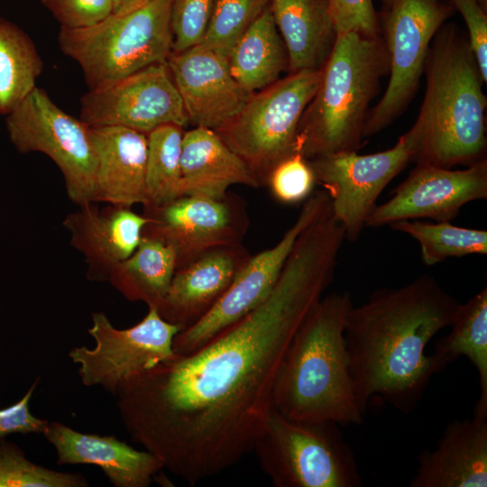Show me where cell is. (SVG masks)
<instances>
[{"instance_id": "6da1fadb", "label": "cell", "mask_w": 487, "mask_h": 487, "mask_svg": "<svg viewBox=\"0 0 487 487\" xmlns=\"http://www.w3.org/2000/svg\"><path fill=\"white\" fill-rule=\"evenodd\" d=\"M341 247L328 229L306 228L260 305L196 351L123 382L115 394L132 438L190 485L253 452L285 353L332 283Z\"/></svg>"}, {"instance_id": "7a4b0ae2", "label": "cell", "mask_w": 487, "mask_h": 487, "mask_svg": "<svg viewBox=\"0 0 487 487\" xmlns=\"http://www.w3.org/2000/svg\"><path fill=\"white\" fill-rule=\"evenodd\" d=\"M460 302L432 276L423 274L399 288L373 291L347 316L345 340L356 394L366 409L381 396L410 413L436 374L426 348L450 326Z\"/></svg>"}, {"instance_id": "3957f363", "label": "cell", "mask_w": 487, "mask_h": 487, "mask_svg": "<svg viewBox=\"0 0 487 487\" xmlns=\"http://www.w3.org/2000/svg\"><path fill=\"white\" fill-rule=\"evenodd\" d=\"M426 89L409 130L416 164L452 169L486 159V83L467 32L444 23L425 60Z\"/></svg>"}, {"instance_id": "277c9868", "label": "cell", "mask_w": 487, "mask_h": 487, "mask_svg": "<svg viewBox=\"0 0 487 487\" xmlns=\"http://www.w3.org/2000/svg\"><path fill=\"white\" fill-rule=\"evenodd\" d=\"M348 291L322 297L286 353L274 383L272 409L299 421L362 424V405L350 374L345 340L353 307Z\"/></svg>"}, {"instance_id": "5b68a950", "label": "cell", "mask_w": 487, "mask_h": 487, "mask_svg": "<svg viewBox=\"0 0 487 487\" xmlns=\"http://www.w3.org/2000/svg\"><path fill=\"white\" fill-rule=\"evenodd\" d=\"M389 73L383 37L339 32L321 69L319 87L298 130V151L308 160L340 152H357L370 104Z\"/></svg>"}, {"instance_id": "8992f818", "label": "cell", "mask_w": 487, "mask_h": 487, "mask_svg": "<svg viewBox=\"0 0 487 487\" xmlns=\"http://www.w3.org/2000/svg\"><path fill=\"white\" fill-rule=\"evenodd\" d=\"M172 0H150L82 29L60 27V51L80 67L89 89L109 86L172 52Z\"/></svg>"}, {"instance_id": "52a82bcc", "label": "cell", "mask_w": 487, "mask_h": 487, "mask_svg": "<svg viewBox=\"0 0 487 487\" xmlns=\"http://www.w3.org/2000/svg\"><path fill=\"white\" fill-rule=\"evenodd\" d=\"M253 452L275 487H359L354 453L340 426L288 418L272 409Z\"/></svg>"}, {"instance_id": "ba28073f", "label": "cell", "mask_w": 487, "mask_h": 487, "mask_svg": "<svg viewBox=\"0 0 487 487\" xmlns=\"http://www.w3.org/2000/svg\"><path fill=\"white\" fill-rule=\"evenodd\" d=\"M321 80V69L290 73L253 93L243 110L215 132L249 167L259 187L272 169L298 151L302 115Z\"/></svg>"}, {"instance_id": "9c48e42d", "label": "cell", "mask_w": 487, "mask_h": 487, "mask_svg": "<svg viewBox=\"0 0 487 487\" xmlns=\"http://www.w3.org/2000/svg\"><path fill=\"white\" fill-rule=\"evenodd\" d=\"M454 12L446 0H394L379 14L390 78L384 94L369 110L364 138L382 131L404 112L419 87L430 42Z\"/></svg>"}, {"instance_id": "30bf717a", "label": "cell", "mask_w": 487, "mask_h": 487, "mask_svg": "<svg viewBox=\"0 0 487 487\" xmlns=\"http://www.w3.org/2000/svg\"><path fill=\"white\" fill-rule=\"evenodd\" d=\"M6 127L19 152H41L54 161L71 201L79 207L94 202L96 155L88 124L67 114L35 87L7 115Z\"/></svg>"}, {"instance_id": "8fae6325", "label": "cell", "mask_w": 487, "mask_h": 487, "mask_svg": "<svg viewBox=\"0 0 487 487\" xmlns=\"http://www.w3.org/2000/svg\"><path fill=\"white\" fill-rule=\"evenodd\" d=\"M331 210L325 190L312 193L290 227L272 247L251 255L216 304L173 340L176 354H190L260 305L276 285L300 234Z\"/></svg>"}, {"instance_id": "7c38bea8", "label": "cell", "mask_w": 487, "mask_h": 487, "mask_svg": "<svg viewBox=\"0 0 487 487\" xmlns=\"http://www.w3.org/2000/svg\"><path fill=\"white\" fill-rule=\"evenodd\" d=\"M88 329L96 345L74 347L69 354L78 364L86 386H101L115 393L127 380L175 355L173 340L181 327L164 320L153 307L138 324L115 328L103 313L92 315Z\"/></svg>"}, {"instance_id": "4fadbf2b", "label": "cell", "mask_w": 487, "mask_h": 487, "mask_svg": "<svg viewBox=\"0 0 487 487\" xmlns=\"http://www.w3.org/2000/svg\"><path fill=\"white\" fill-rule=\"evenodd\" d=\"M414 154V138L408 131L383 152H340L308 160L316 181L330 198L332 214L342 225L345 240L359 238L379 196Z\"/></svg>"}, {"instance_id": "5bb4252c", "label": "cell", "mask_w": 487, "mask_h": 487, "mask_svg": "<svg viewBox=\"0 0 487 487\" xmlns=\"http://www.w3.org/2000/svg\"><path fill=\"white\" fill-rule=\"evenodd\" d=\"M142 234L171 245L177 269L212 249L243 244L250 225L246 205L228 192L222 198L183 195L161 206H146Z\"/></svg>"}, {"instance_id": "9a60e30c", "label": "cell", "mask_w": 487, "mask_h": 487, "mask_svg": "<svg viewBox=\"0 0 487 487\" xmlns=\"http://www.w3.org/2000/svg\"><path fill=\"white\" fill-rule=\"evenodd\" d=\"M80 119L91 127L121 126L145 135L164 124L189 123L167 61L89 89L81 97Z\"/></svg>"}, {"instance_id": "2e32d148", "label": "cell", "mask_w": 487, "mask_h": 487, "mask_svg": "<svg viewBox=\"0 0 487 487\" xmlns=\"http://www.w3.org/2000/svg\"><path fill=\"white\" fill-rule=\"evenodd\" d=\"M487 198V159L464 170L416 164L393 196L375 206L365 226L428 218L450 222L472 201Z\"/></svg>"}, {"instance_id": "e0dca14e", "label": "cell", "mask_w": 487, "mask_h": 487, "mask_svg": "<svg viewBox=\"0 0 487 487\" xmlns=\"http://www.w3.org/2000/svg\"><path fill=\"white\" fill-rule=\"evenodd\" d=\"M167 64L188 121L196 126L214 131L223 127L253 95L234 78L227 59L200 44L172 51Z\"/></svg>"}, {"instance_id": "ac0fdd59", "label": "cell", "mask_w": 487, "mask_h": 487, "mask_svg": "<svg viewBox=\"0 0 487 487\" xmlns=\"http://www.w3.org/2000/svg\"><path fill=\"white\" fill-rule=\"evenodd\" d=\"M250 256L243 244L220 246L178 268L157 308L160 316L181 330L191 326L216 304Z\"/></svg>"}, {"instance_id": "d6986e66", "label": "cell", "mask_w": 487, "mask_h": 487, "mask_svg": "<svg viewBox=\"0 0 487 487\" xmlns=\"http://www.w3.org/2000/svg\"><path fill=\"white\" fill-rule=\"evenodd\" d=\"M93 203L69 214L63 225L70 232L71 245L85 257L88 278L107 280L112 270L137 248L148 218L131 207L98 209Z\"/></svg>"}, {"instance_id": "ffe728a7", "label": "cell", "mask_w": 487, "mask_h": 487, "mask_svg": "<svg viewBox=\"0 0 487 487\" xmlns=\"http://www.w3.org/2000/svg\"><path fill=\"white\" fill-rule=\"evenodd\" d=\"M418 464L410 487H486L487 418L453 420Z\"/></svg>"}, {"instance_id": "44dd1931", "label": "cell", "mask_w": 487, "mask_h": 487, "mask_svg": "<svg viewBox=\"0 0 487 487\" xmlns=\"http://www.w3.org/2000/svg\"><path fill=\"white\" fill-rule=\"evenodd\" d=\"M55 447L59 464H94L115 487H147L164 468L149 451H140L113 436L76 431L61 423H50L43 433Z\"/></svg>"}, {"instance_id": "7402d4cb", "label": "cell", "mask_w": 487, "mask_h": 487, "mask_svg": "<svg viewBox=\"0 0 487 487\" xmlns=\"http://www.w3.org/2000/svg\"><path fill=\"white\" fill-rule=\"evenodd\" d=\"M91 133L96 155L94 202L147 206V135L121 126L91 127Z\"/></svg>"}, {"instance_id": "603a6c76", "label": "cell", "mask_w": 487, "mask_h": 487, "mask_svg": "<svg viewBox=\"0 0 487 487\" xmlns=\"http://www.w3.org/2000/svg\"><path fill=\"white\" fill-rule=\"evenodd\" d=\"M184 195L222 198L233 185L259 188L246 163L212 129L184 133L181 149Z\"/></svg>"}, {"instance_id": "cb8c5ba5", "label": "cell", "mask_w": 487, "mask_h": 487, "mask_svg": "<svg viewBox=\"0 0 487 487\" xmlns=\"http://www.w3.org/2000/svg\"><path fill=\"white\" fill-rule=\"evenodd\" d=\"M290 73L321 69L337 37L326 0H270Z\"/></svg>"}, {"instance_id": "d4e9b609", "label": "cell", "mask_w": 487, "mask_h": 487, "mask_svg": "<svg viewBox=\"0 0 487 487\" xmlns=\"http://www.w3.org/2000/svg\"><path fill=\"white\" fill-rule=\"evenodd\" d=\"M449 334L435 344L430 355L436 373L465 356L479 376L480 397L473 416L487 418V288L461 303Z\"/></svg>"}, {"instance_id": "484cf974", "label": "cell", "mask_w": 487, "mask_h": 487, "mask_svg": "<svg viewBox=\"0 0 487 487\" xmlns=\"http://www.w3.org/2000/svg\"><path fill=\"white\" fill-rule=\"evenodd\" d=\"M177 270L174 248L142 234L135 251L111 271L108 281L124 298L156 309L163 301Z\"/></svg>"}, {"instance_id": "4316f807", "label": "cell", "mask_w": 487, "mask_h": 487, "mask_svg": "<svg viewBox=\"0 0 487 487\" xmlns=\"http://www.w3.org/2000/svg\"><path fill=\"white\" fill-rule=\"evenodd\" d=\"M227 62L238 84L250 93L278 80L288 67V56L269 5L231 51Z\"/></svg>"}, {"instance_id": "83f0119b", "label": "cell", "mask_w": 487, "mask_h": 487, "mask_svg": "<svg viewBox=\"0 0 487 487\" xmlns=\"http://www.w3.org/2000/svg\"><path fill=\"white\" fill-rule=\"evenodd\" d=\"M42 69L32 39L0 17V115H9L26 97Z\"/></svg>"}, {"instance_id": "f1b7e54d", "label": "cell", "mask_w": 487, "mask_h": 487, "mask_svg": "<svg viewBox=\"0 0 487 487\" xmlns=\"http://www.w3.org/2000/svg\"><path fill=\"white\" fill-rule=\"evenodd\" d=\"M183 134V128L176 124L161 125L147 134V206H161L184 195L181 174Z\"/></svg>"}, {"instance_id": "f546056e", "label": "cell", "mask_w": 487, "mask_h": 487, "mask_svg": "<svg viewBox=\"0 0 487 487\" xmlns=\"http://www.w3.org/2000/svg\"><path fill=\"white\" fill-rule=\"evenodd\" d=\"M390 225L419 244L422 261L427 266L451 257L487 253L486 230L461 227L450 222L427 223L416 219L401 220Z\"/></svg>"}, {"instance_id": "4dcf8cb0", "label": "cell", "mask_w": 487, "mask_h": 487, "mask_svg": "<svg viewBox=\"0 0 487 487\" xmlns=\"http://www.w3.org/2000/svg\"><path fill=\"white\" fill-rule=\"evenodd\" d=\"M270 0H215L200 45L227 59L234 46Z\"/></svg>"}, {"instance_id": "1f68e13d", "label": "cell", "mask_w": 487, "mask_h": 487, "mask_svg": "<svg viewBox=\"0 0 487 487\" xmlns=\"http://www.w3.org/2000/svg\"><path fill=\"white\" fill-rule=\"evenodd\" d=\"M81 474L53 471L27 460L13 444L0 441V487H82Z\"/></svg>"}, {"instance_id": "d6a6232c", "label": "cell", "mask_w": 487, "mask_h": 487, "mask_svg": "<svg viewBox=\"0 0 487 487\" xmlns=\"http://www.w3.org/2000/svg\"><path fill=\"white\" fill-rule=\"evenodd\" d=\"M316 183L309 161L297 151L272 169L267 187L278 201L294 204L306 200L312 194Z\"/></svg>"}, {"instance_id": "836d02e7", "label": "cell", "mask_w": 487, "mask_h": 487, "mask_svg": "<svg viewBox=\"0 0 487 487\" xmlns=\"http://www.w3.org/2000/svg\"><path fill=\"white\" fill-rule=\"evenodd\" d=\"M215 0H172L171 29L173 52L200 44Z\"/></svg>"}, {"instance_id": "e575fe53", "label": "cell", "mask_w": 487, "mask_h": 487, "mask_svg": "<svg viewBox=\"0 0 487 487\" xmlns=\"http://www.w3.org/2000/svg\"><path fill=\"white\" fill-rule=\"evenodd\" d=\"M60 27L82 29L93 26L113 13V0H40Z\"/></svg>"}, {"instance_id": "d590c367", "label": "cell", "mask_w": 487, "mask_h": 487, "mask_svg": "<svg viewBox=\"0 0 487 487\" xmlns=\"http://www.w3.org/2000/svg\"><path fill=\"white\" fill-rule=\"evenodd\" d=\"M337 33L381 34L379 14L372 0H326Z\"/></svg>"}, {"instance_id": "8d00e7d4", "label": "cell", "mask_w": 487, "mask_h": 487, "mask_svg": "<svg viewBox=\"0 0 487 487\" xmlns=\"http://www.w3.org/2000/svg\"><path fill=\"white\" fill-rule=\"evenodd\" d=\"M464 18L467 35L483 79L487 82V15L476 0H449Z\"/></svg>"}, {"instance_id": "74e56055", "label": "cell", "mask_w": 487, "mask_h": 487, "mask_svg": "<svg viewBox=\"0 0 487 487\" xmlns=\"http://www.w3.org/2000/svg\"><path fill=\"white\" fill-rule=\"evenodd\" d=\"M36 385L37 381H34L18 402L0 409V438L14 433L43 434L46 431L50 422L36 418L29 409V401Z\"/></svg>"}, {"instance_id": "f35d334b", "label": "cell", "mask_w": 487, "mask_h": 487, "mask_svg": "<svg viewBox=\"0 0 487 487\" xmlns=\"http://www.w3.org/2000/svg\"><path fill=\"white\" fill-rule=\"evenodd\" d=\"M150 0H113V14H121L130 12Z\"/></svg>"}, {"instance_id": "ab89813d", "label": "cell", "mask_w": 487, "mask_h": 487, "mask_svg": "<svg viewBox=\"0 0 487 487\" xmlns=\"http://www.w3.org/2000/svg\"><path fill=\"white\" fill-rule=\"evenodd\" d=\"M483 11H487V0H476Z\"/></svg>"}, {"instance_id": "60d3db41", "label": "cell", "mask_w": 487, "mask_h": 487, "mask_svg": "<svg viewBox=\"0 0 487 487\" xmlns=\"http://www.w3.org/2000/svg\"><path fill=\"white\" fill-rule=\"evenodd\" d=\"M393 2L394 0H381L383 9L390 7Z\"/></svg>"}]
</instances>
